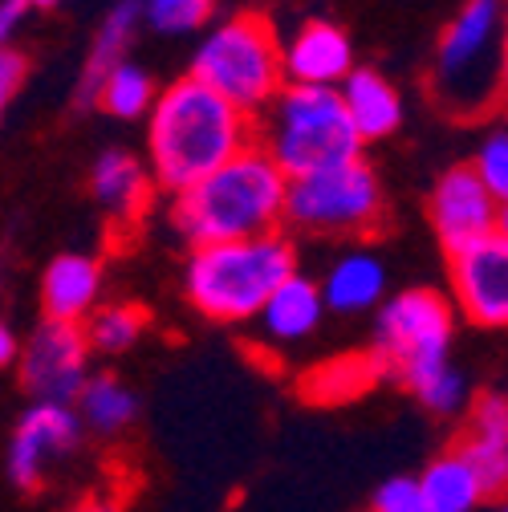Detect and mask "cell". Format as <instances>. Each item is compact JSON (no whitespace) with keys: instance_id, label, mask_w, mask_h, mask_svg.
Masks as SVG:
<instances>
[{"instance_id":"obj_34","label":"cell","mask_w":508,"mask_h":512,"mask_svg":"<svg viewBox=\"0 0 508 512\" xmlns=\"http://www.w3.org/2000/svg\"><path fill=\"white\" fill-rule=\"evenodd\" d=\"M500 86L508 90V21H504V37H500Z\"/></svg>"},{"instance_id":"obj_11","label":"cell","mask_w":508,"mask_h":512,"mask_svg":"<svg viewBox=\"0 0 508 512\" xmlns=\"http://www.w3.org/2000/svg\"><path fill=\"white\" fill-rule=\"evenodd\" d=\"M427 216H431L439 244L448 248V256H456V252H464L476 240L496 232V200L484 191V183L472 175L468 163L448 167L435 179L431 200H427Z\"/></svg>"},{"instance_id":"obj_21","label":"cell","mask_w":508,"mask_h":512,"mask_svg":"<svg viewBox=\"0 0 508 512\" xmlns=\"http://www.w3.org/2000/svg\"><path fill=\"white\" fill-rule=\"evenodd\" d=\"M139 21H143L139 0H122V5H114V9L106 13V21L98 25V37H94V45H90L82 82H78V102H82V106H94L102 78H106L114 66H122V61H126V49H131V37H135Z\"/></svg>"},{"instance_id":"obj_4","label":"cell","mask_w":508,"mask_h":512,"mask_svg":"<svg viewBox=\"0 0 508 512\" xmlns=\"http://www.w3.org/2000/svg\"><path fill=\"white\" fill-rule=\"evenodd\" d=\"M261 114V131H252V143L273 159L285 179L362 159V143L342 110L338 90L281 86V94Z\"/></svg>"},{"instance_id":"obj_14","label":"cell","mask_w":508,"mask_h":512,"mask_svg":"<svg viewBox=\"0 0 508 512\" xmlns=\"http://www.w3.org/2000/svg\"><path fill=\"white\" fill-rule=\"evenodd\" d=\"M456 452L476 472V484H480L484 500H504L508 496V399H500V395L476 399L468 435L460 439Z\"/></svg>"},{"instance_id":"obj_31","label":"cell","mask_w":508,"mask_h":512,"mask_svg":"<svg viewBox=\"0 0 508 512\" xmlns=\"http://www.w3.org/2000/svg\"><path fill=\"white\" fill-rule=\"evenodd\" d=\"M25 9H29V0H0V49H9V37L17 33Z\"/></svg>"},{"instance_id":"obj_19","label":"cell","mask_w":508,"mask_h":512,"mask_svg":"<svg viewBox=\"0 0 508 512\" xmlns=\"http://www.w3.org/2000/svg\"><path fill=\"white\" fill-rule=\"evenodd\" d=\"M322 305L334 313H358L378 305V297L387 293V269L374 252H346L330 265L326 281L317 285Z\"/></svg>"},{"instance_id":"obj_26","label":"cell","mask_w":508,"mask_h":512,"mask_svg":"<svg viewBox=\"0 0 508 512\" xmlns=\"http://www.w3.org/2000/svg\"><path fill=\"white\" fill-rule=\"evenodd\" d=\"M143 21L163 33V37H179V33H196L212 21L216 0H139Z\"/></svg>"},{"instance_id":"obj_6","label":"cell","mask_w":508,"mask_h":512,"mask_svg":"<svg viewBox=\"0 0 508 512\" xmlns=\"http://www.w3.org/2000/svg\"><path fill=\"white\" fill-rule=\"evenodd\" d=\"M192 78L240 114H261L285 86L277 29L257 13L220 21L192 57Z\"/></svg>"},{"instance_id":"obj_24","label":"cell","mask_w":508,"mask_h":512,"mask_svg":"<svg viewBox=\"0 0 508 512\" xmlns=\"http://www.w3.org/2000/svg\"><path fill=\"white\" fill-rule=\"evenodd\" d=\"M106 114L114 118H143L155 102V82L143 66H135V61H122V66H114L102 86H98V98H94Z\"/></svg>"},{"instance_id":"obj_13","label":"cell","mask_w":508,"mask_h":512,"mask_svg":"<svg viewBox=\"0 0 508 512\" xmlns=\"http://www.w3.org/2000/svg\"><path fill=\"white\" fill-rule=\"evenodd\" d=\"M354 70L350 37L330 21H305L285 45H281V74L285 86H322L338 90L346 74Z\"/></svg>"},{"instance_id":"obj_1","label":"cell","mask_w":508,"mask_h":512,"mask_svg":"<svg viewBox=\"0 0 508 512\" xmlns=\"http://www.w3.org/2000/svg\"><path fill=\"white\" fill-rule=\"evenodd\" d=\"M147 114H151V131H147L151 175L171 196L200 183L208 171L224 167L232 155L248 151L252 131H257L248 114L228 106L192 74L155 94Z\"/></svg>"},{"instance_id":"obj_30","label":"cell","mask_w":508,"mask_h":512,"mask_svg":"<svg viewBox=\"0 0 508 512\" xmlns=\"http://www.w3.org/2000/svg\"><path fill=\"white\" fill-rule=\"evenodd\" d=\"M21 82H25V57L17 49H0V118H5Z\"/></svg>"},{"instance_id":"obj_22","label":"cell","mask_w":508,"mask_h":512,"mask_svg":"<svg viewBox=\"0 0 508 512\" xmlns=\"http://www.w3.org/2000/svg\"><path fill=\"white\" fill-rule=\"evenodd\" d=\"M415 484H419L427 512H476V504L484 500L476 472L468 468L460 452H443L439 460H431Z\"/></svg>"},{"instance_id":"obj_37","label":"cell","mask_w":508,"mask_h":512,"mask_svg":"<svg viewBox=\"0 0 508 512\" xmlns=\"http://www.w3.org/2000/svg\"><path fill=\"white\" fill-rule=\"evenodd\" d=\"M500 512H508V508H500Z\"/></svg>"},{"instance_id":"obj_12","label":"cell","mask_w":508,"mask_h":512,"mask_svg":"<svg viewBox=\"0 0 508 512\" xmlns=\"http://www.w3.org/2000/svg\"><path fill=\"white\" fill-rule=\"evenodd\" d=\"M78 435H82V423L70 407L61 403H33L13 439H9V480L21 488V492H33L41 488L45 480V468L53 460H61L66 452L78 447Z\"/></svg>"},{"instance_id":"obj_32","label":"cell","mask_w":508,"mask_h":512,"mask_svg":"<svg viewBox=\"0 0 508 512\" xmlns=\"http://www.w3.org/2000/svg\"><path fill=\"white\" fill-rule=\"evenodd\" d=\"M17 354H21V346H17V334H13L5 322H0V370H5V366H13V362H17Z\"/></svg>"},{"instance_id":"obj_3","label":"cell","mask_w":508,"mask_h":512,"mask_svg":"<svg viewBox=\"0 0 508 512\" xmlns=\"http://www.w3.org/2000/svg\"><path fill=\"white\" fill-rule=\"evenodd\" d=\"M297 273V248L289 236L269 232L252 240H224L192 248L183 289L204 317L224 326L252 322L281 281Z\"/></svg>"},{"instance_id":"obj_20","label":"cell","mask_w":508,"mask_h":512,"mask_svg":"<svg viewBox=\"0 0 508 512\" xmlns=\"http://www.w3.org/2000/svg\"><path fill=\"white\" fill-rule=\"evenodd\" d=\"M90 187H94V200L118 220H135L147 208V171L131 151H102L94 171H90Z\"/></svg>"},{"instance_id":"obj_25","label":"cell","mask_w":508,"mask_h":512,"mask_svg":"<svg viewBox=\"0 0 508 512\" xmlns=\"http://www.w3.org/2000/svg\"><path fill=\"white\" fill-rule=\"evenodd\" d=\"M147 330V309L139 305H102L90 313V322L82 330L86 346L90 350H102V354H122V350H131L139 342V334Z\"/></svg>"},{"instance_id":"obj_17","label":"cell","mask_w":508,"mask_h":512,"mask_svg":"<svg viewBox=\"0 0 508 512\" xmlns=\"http://www.w3.org/2000/svg\"><path fill=\"white\" fill-rule=\"evenodd\" d=\"M383 378V366L370 350H358V354H338V358H326L301 374L297 391L305 403L313 407H342V403H354L362 399L374 382Z\"/></svg>"},{"instance_id":"obj_33","label":"cell","mask_w":508,"mask_h":512,"mask_svg":"<svg viewBox=\"0 0 508 512\" xmlns=\"http://www.w3.org/2000/svg\"><path fill=\"white\" fill-rule=\"evenodd\" d=\"M70 512H118V504L110 496H86L82 504H74Z\"/></svg>"},{"instance_id":"obj_36","label":"cell","mask_w":508,"mask_h":512,"mask_svg":"<svg viewBox=\"0 0 508 512\" xmlns=\"http://www.w3.org/2000/svg\"><path fill=\"white\" fill-rule=\"evenodd\" d=\"M29 5H37V9H53V5H61V0H29Z\"/></svg>"},{"instance_id":"obj_23","label":"cell","mask_w":508,"mask_h":512,"mask_svg":"<svg viewBox=\"0 0 508 512\" xmlns=\"http://www.w3.org/2000/svg\"><path fill=\"white\" fill-rule=\"evenodd\" d=\"M78 423H86L90 431L98 435H118L122 427H131L135 415H139V399L135 391L126 387L122 378L114 374H98V378H86V387L78 395Z\"/></svg>"},{"instance_id":"obj_7","label":"cell","mask_w":508,"mask_h":512,"mask_svg":"<svg viewBox=\"0 0 508 512\" xmlns=\"http://www.w3.org/2000/svg\"><path fill=\"white\" fill-rule=\"evenodd\" d=\"M452 350V301L435 289H407L378 309L374 326V358L383 378L419 391L423 382L443 374Z\"/></svg>"},{"instance_id":"obj_27","label":"cell","mask_w":508,"mask_h":512,"mask_svg":"<svg viewBox=\"0 0 508 512\" xmlns=\"http://www.w3.org/2000/svg\"><path fill=\"white\" fill-rule=\"evenodd\" d=\"M468 167L496 204H508V131H492Z\"/></svg>"},{"instance_id":"obj_16","label":"cell","mask_w":508,"mask_h":512,"mask_svg":"<svg viewBox=\"0 0 508 512\" xmlns=\"http://www.w3.org/2000/svg\"><path fill=\"white\" fill-rule=\"evenodd\" d=\"M338 98H342V110L354 126L358 143H374V139H387V135L399 131L403 98L378 70H358L354 66L346 74V82L338 86Z\"/></svg>"},{"instance_id":"obj_8","label":"cell","mask_w":508,"mask_h":512,"mask_svg":"<svg viewBox=\"0 0 508 512\" xmlns=\"http://www.w3.org/2000/svg\"><path fill=\"white\" fill-rule=\"evenodd\" d=\"M285 220L313 236H358L383 220V187L366 159L285 183Z\"/></svg>"},{"instance_id":"obj_28","label":"cell","mask_w":508,"mask_h":512,"mask_svg":"<svg viewBox=\"0 0 508 512\" xmlns=\"http://www.w3.org/2000/svg\"><path fill=\"white\" fill-rule=\"evenodd\" d=\"M415 399H419L427 411H435V415H452V411H460L464 399H468L464 374H460L456 366H448L443 374H435L431 382H423V387L415 391Z\"/></svg>"},{"instance_id":"obj_2","label":"cell","mask_w":508,"mask_h":512,"mask_svg":"<svg viewBox=\"0 0 508 512\" xmlns=\"http://www.w3.org/2000/svg\"><path fill=\"white\" fill-rule=\"evenodd\" d=\"M285 183L273 159L252 143L200 183L183 187L171 204V220L196 248L269 236L285 220Z\"/></svg>"},{"instance_id":"obj_15","label":"cell","mask_w":508,"mask_h":512,"mask_svg":"<svg viewBox=\"0 0 508 512\" xmlns=\"http://www.w3.org/2000/svg\"><path fill=\"white\" fill-rule=\"evenodd\" d=\"M102 293V269L94 256L82 252H61L45 265L41 273V309L45 322L78 326L86 313H94Z\"/></svg>"},{"instance_id":"obj_9","label":"cell","mask_w":508,"mask_h":512,"mask_svg":"<svg viewBox=\"0 0 508 512\" xmlns=\"http://www.w3.org/2000/svg\"><path fill=\"white\" fill-rule=\"evenodd\" d=\"M86 338L82 326L41 322L21 350V382L37 403L70 407L86 387Z\"/></svg>"},{"instance_id":"obj_29","label":"cell","mask_w":508,"mask_h":512,"mask_svg":"<svg viewBox=\"0 0 508 512\" xmlns=\"http://www.w3.org/2000/svg\"><path fill=\"white\" fill-rule=\"evenodd\" d=\"M370 512H427V504H423L419 484L411 476H395V480H387L383 488L374 492Z\"/></svg>"},{"instance_id":"obj_10","label":"cell","mask_w":508,"mask_h":512,"mask_svg":"<svg viewBox=\"0 0 508 512\" xmlns=\"http://www.w3.org/2000/svg\"><path fill=\"white\" fill-rule=\"evenodd\" d=\"M452 293L480 330H508V240L496 232L452 256Z\"/></svg>"},{"instance_id":"obj_5","label":"cell","mask_w":508,"mask_h":512,"mask_svg":"<svg viewBox=\"0 0 508 512\" xmlns=\"http://www.w3.org/2000/svg\"><path fill=\"white\" fill-rule=\"evenodd\" d=\"M508 0H464V9L443 29L435 49L431 90L443 110L476 118L500 98V37Z\"/></svg>"},{"instance_id":"obj_35","label":"cell","mask_w":508,"mask_h":512,"mask_svg":"<svg viewBox=\"0 0 508 512\" xmlns=\"http://www.w3.org/2000/svg\"><path fill=\"white\" fill-rule=\"evenodd\" d=\"M496 236L508 240V204H496Z\"/></svg>"},{"instance_id":"obj_18","label":"cell","mask_w":508,"mask_h":512,"mask_svg":"<svg viewBox=\"0 0 508 512\" xmlns=\"http://www.w3.org/2000/svg\"><path fill=\"white\" fill-rule=\"evenodd\" d=\"M322 313H326V305H322V293H317V285L305 281L301 273H293V277L281 281V285L273 289V297L261 305L257 322H261L265 338L281 346V342H301V338H309V334L317 330V322H322Z\"/></svg>"}]
</instances>
